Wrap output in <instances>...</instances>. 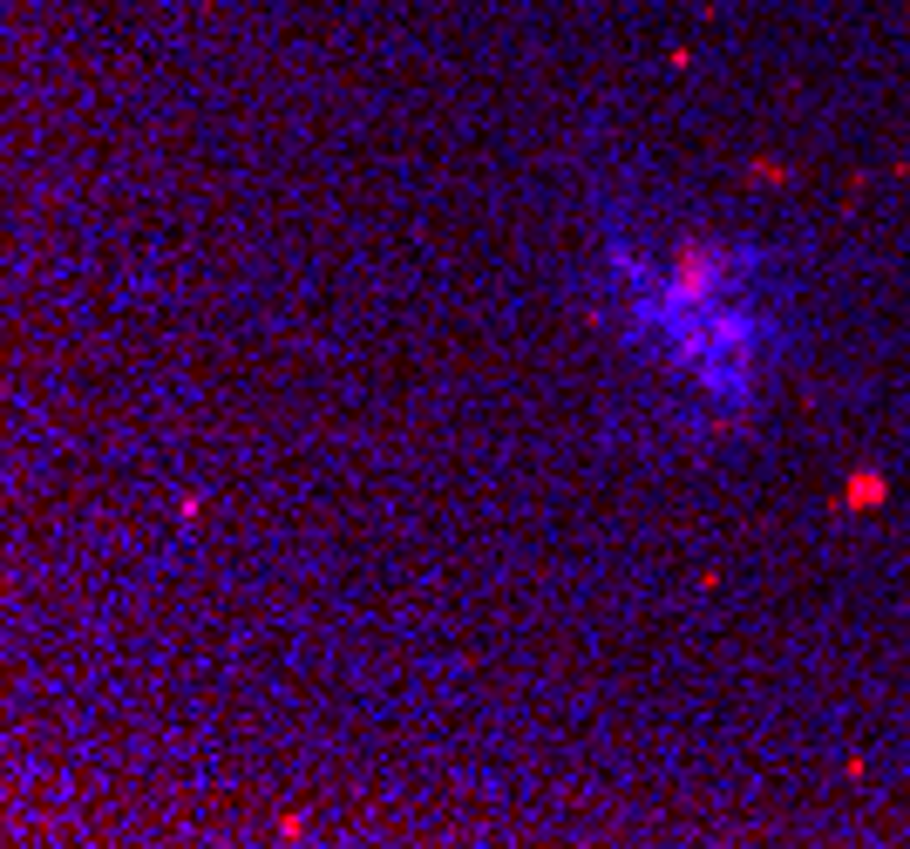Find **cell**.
Returning a JSON list of instances; mask_svg holds the SVG:
<instances>
[{
  "instance_id": "1",
  "label": "cell",
  "mask_w": 910,
  "mask_h": 849,
  "mask_svg": "<svg viewBox=\"0 0 910 849\" xmlns=\"http://www.w3.org/2000/svg\"><path fill=\"white\" fill-rule=\"evenodd\" d=\"M884 496H890V483L876 476V469H856V476L842 483V503H850V510H884Z\"/></svg>"
}]
</instances>
